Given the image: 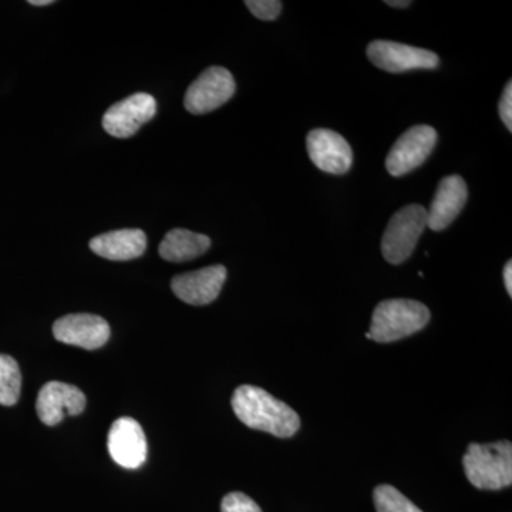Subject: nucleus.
Listing matches in <instances>:
<instances>
[{
	"instance_id": "1",
	"label": "nucleus",
	"mask_w": 512,
	"mask_h": 512,
	"mask_svg": "<svg viewBox=\"0 0 512 512\" xmlns=\"http://www.w3.org/2000/svg\"><path fill=\"white\" fill-rule=\"evenodd\" d=\"M232 409L249 429L288 439L301 427L298 413L261 387L239 386L231 400Z\"/></svg>"
},
{
	"instance_id": "2",
	"label": "nucleus",
	"mask_w": 512,
	"mask_h": 512,
	"mask_svg": "<svg viewBox=\"0 0 512 512\" xmlns=\"http://www.w3.org/2000/svg\"><path fill=\"white\" fill-rule=\"evenodd\" d=\"M468 481L480 490H501L512 483V444L510 441L468 446L463 458Z\"/></svg>"
},
{
	"instance_id": "3",
	"label": "nucleus",
	"mask_w": 512,
	"mask_h": 512,
	"mask_svg": "<svg viewBox=\"0 0 512 512\" xmlns=\"http://www.w3.org/2000/svg\"><path fill=\"white\" fill-rule=\"evenodd\" d=\"M430 311L412 299H390L380 302L370 323V339L379 343L396 342L426 328Z\"/></svg>"
},
{
	"instance_id": "4",
	"label": "nucleus",
	"mask_w": 512,
	"mask_h": 512,
	"mask_svg": "<svg viewBox=\"0 0 512 512\" xmlns=\"http://www.w3.org/2000/svg\"><path fill=\"white\" fill-rule=\"evenodd\" d=\"M427 227V210L412 204L402 208L389 221L382 238V254L389 264L400 265L412 256Z\"/></svg>"
},
{
	"instance_id": "5",
	"label": "nucleus",
	"mask_w": 512,
	"mask_h": 512,
	"mask_svg": "<svg viewBox=\"0 0 512 512\" xmlns=\"http://www.w3.org/2000/svg\"><path fill=\"white\" fill-rule=\"evenodd\" d=\"M235 93V80L225 67L214 66L200 74L185 93L184 106L191 114L220 109Z\"/></svg>"
},
{
	"instance_id": "6",
	"label": "nucleus",
	"mask_w": 512,
	"mask_h": 512,
	"mask_svg": "<svg viewBox=\"0 0 512 512\" xmlns=\"http://www.w3.org/2000/svg\"><path fill=\"white\" fill-rule=\"evenodd\" d=\"M437 143V131L430 126H414L404 131L386 158V168L393 177L412 173L429 158Z\"/></svg>"
},
{
	"instance_id": "7",
	"label": "nucleus",
	"mask_w": 512,
	"mask_h": 512,
	"mask_svg": "<svg viewBox=\"0 0 512 512\" xmlns=\"http://www.w3.org/2000/svg\"><path fill=\"white\" fill-rule=\"evenodd\" d=\"M367 57L379 69L389 73H404L416 69H436L440 60L431 50L420 49L390 40H375L367 46Z\"/></svg>"
},
{
	"instance_id": "8",
	"label": "nucleus",
	"mask_w": 512,
	"mask_h": 512,
	"mask_svg": "<svg viewBox=\"0 0 512 512\" xmlns=\"http://www.w3.org/2000/svg\"><path fill=\"white\" fill-rule=\"evenodd\" d=\"M157 113V101L151 94L136 93L113 104L103 116V128L110 136L133 137Z\"/></svg>"
},
{
	"instance_id": "9",
	"label": "nucleus",
	"mask_w": 512,
	"mask_h": 512,
	"mask_svg": "<svg viewBox=\"0 0 512 512\" xmlns=\"http://www.w3.org/2000/svg\"><path fill=\"white\" fill-rule=\"evenodd\" d=\"M53 336L66 345L96 350L109 342L110 326L106 319L92 313H73L56 320Z\"/></svg>"
},
{
	"instance_id": "10",
	"label": "nucleus",
	"mask_w": 512,
	"mask_h": 512,
	"mask_svg": "<svg viewBox=\"0 0 512 512\" xmlns=\"http://www.w3.org/2000/svg\"><path fill=\"white\" fill-rule=\"evenodd\" d=\"M309 158L312 163L333 175L348 173L353 163V151L345 137L326 128H316L306 138Z\"/></svg>"
},
{
	"instance_id": "11",
	"label": "nucleus",
	"mask_w": 512,
	"mask_h": 512,
	"mask_svg": "<svg viewBox=\"0 0 512 512\" xmlns=\"http://www.w3.org/2000/svg\"><path fill=\"white\" fill-rule=\"evenodd\" d=\"M107 448L111 458L119 466L136 470L147 460V437L143 427L131 417L114 421L107 437Z\"/></svg>"
},
{
	"instance_id": "12",
	"label": "nucleus",
	"mask_w": 512,
	"mask_h": 512,
	"mask_svg": "<svg viewBox=\"0 0 512 512\" xmlns=\"http://www.w3.org/2000/svg\"><path fill=\"white\" fill-rule=\"evenodd\" d=\"M86 409V396L79 387L62 382H49L40 389L36 412L46 426H56L64 417L79 416Z\"/></svg>"
},
{
	"instance_id": "13",
	"label": "nucleus",
	"mask_w": 512,
	"mask_h": 512,
	"mask_svg": "<svg viewBox=\"0 0 512 512\" xmlns=\"http://www.w3.org/2000/svg\"><path fill=\"white\" fill-rule=\"evenodd\" d=\"M227 279V268L222 265L207 266L200 271L174 276L171 289L174 295L188 305L204 306L220 296Z\"/></svg>"
},
{
	"instance_id": "14",
	"label": "nucleus",
	"mask_w": 512,
	"mask_h": 512,
	"mask_svg": "<svg viewBox=\"0 0 512 512\" xmlns=\"http://www.w3.org/2000/svg\"><path fill=\"white\" fill-rule=\"evenodd\" d=\"M467 198V184L460 175L444 177L427 210V227L434 232L450 227L466 205Z\"/></svg>"
},
{
	"instance_id": "15",
	"label": "nucleus",
	"mask_w": 512,
	"mask_h": 512,
	"mask_svg": "<svg viewBox=\"0 0 512 512\" xmlns=\"http://www.w3.org/2000/svg\"><path fill=\"white\" fill-rule=\"evenodd\" d=\"M147 237L141 229H119L106 232L90 241L94 254L110 261H130L146 252Z\"/></svg>"
},
{
	"instance_id": "16",
	"label": "nucleus",
	"mask_w": 512,
	"mask_h": 512,
	"mask_svg": "<svg viewBox=\"0 0 512 512\" xmlns=\"http://www.w3.org/2000/svg\"><path fill=\"white\" fill-rule=\"evenodd\" d=\"M210 247L211 239L207 235L177 228L165 235L158 252L165 261L181 264L204 255Z\"/></svg>"
},
{
	"instance_id": "17",
	"label": "nucleus",
	"mask_w": 512,
	"mask_h": 512,
	"mask_svg": "<svg viewBox=\"0 0 512 512\" xmlns=\"http://www.w3.org/2000/svg\"><path fill=\"white\" fill-rule=\"evenodd\" d=\"M22 390V373L13 357L0 353V404L10 407L18 403Z\"/></svg>"
},
{
	"instance_id": "18",
	"label": "nucleus",
	"mask_w": 512,
	"mask_h": 512,
	"mask_svg": "<svg viewBox=\"0 0 512 512\" xmlns=\"http://www.w3.org/2000/svg\"><path fill=\"white\" fill-rule=\"evenodd\" d=\"M373 498L377 512H423L393 485H379L373 493Z\"/></svg>"
},
{
	"instance_id": "19",
	"label": "nucleus",
	"mask_w": 512,
	"mask_h": 512,
	"mask_svg": "<svg viewBox=\"0 0 512 512\" xmlns=\"http://www.w3.org/2000/svg\"><path fill=\"white\" fill-rule=\"evenodd\" d=\"M221 512H262L252 498L242 493L225 495L221 504Z\"/></svg>"
},
{
	"instance_id": "20",
	"label": "nucleus",
	"mask_w": 512,
	"mask_h": 512,
	"mask_svg": "<svg viewBox=\"0 0 512 512\" xmlns=\"http://www.w3.org/2000/svg\"><path fill=\"white\" fill-rule=\"evenodd\" d=\"M245 6L255 18L261 20H275L282 10V3L278 0H247Z\"/></svg>"
},
{
	"instance_id": "21",
	"label": "nucleus",
	"mask_w": 512,
	"mask_h": 512,
	"mask_svg": "<svg viewBox=\"0 0 512 512\" xmlns=\"http://www.w3.org/2000/svg\"><path fill=\"white\" fill-rule=\"evenodd\" d=\"M498 113H500L501 120L508 130L512 131V82L507 83L505 86L503 96H501L500 104H498Z\"/></svg>"
},
{
	"instance_id": "22",
	"label": "nucleus",
	"mask_w": 512,
	"mask_h": 512,
	"mask_svg": "<svg viewBox=\"0 0 512 512\" xmlns=\"http://www.w3.org/2000/svg\"><path fill=\"white\" fill-rule=\"evenodd\" d=\"M504 284L508 295L512 296V262L508 261L504 268Z\"/></svg>"
},
{
	"instance_id": "23",
	"label": "nucleus",
	"mask_w": 512,
	"mask_h": 512,
	"mask_svg": "<svg viewBox=\"0 0 512 512\" xmlns=\"http://www.w3.org/2000/svg\"><path fill=\"white\" fill-rule=\"evenodd\" d=\"M386 5L392 6V8H409L410 5H412V2H409V0H386Z\"/></svg>"
},
{
	"instance_id": "24",
	"label": "nucleus",
	"mask_w": 512,
	"mask_h": 512,
	"mask_svg": "<svg viewBox=\"0 0 512 512\" xmlns=\"http://www.w3.org/2000/svg\"><path fill=\"white\" fill-rule=\"evenodd\" d=\"M53 3V0H29V5L33 6H50Z\"/></svg>"
}]
</instances>
